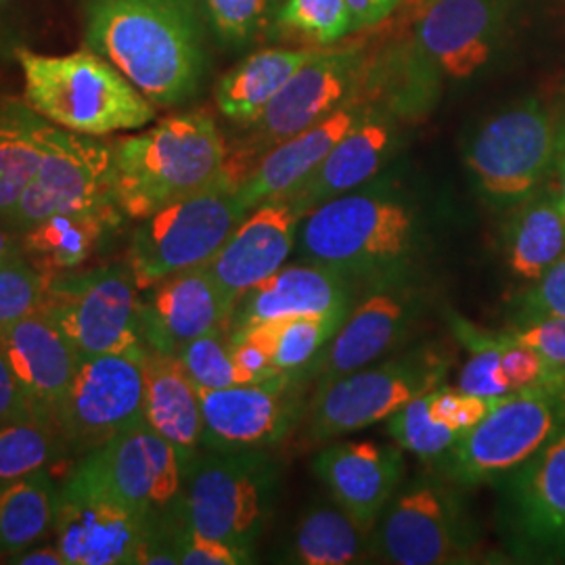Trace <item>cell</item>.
Listing matches in <instances>:
<instances>
[{
  "label": "cell",
  "instance_id": "obj_45",
  "mask_svg": "<svg viewBox=\"0 0 565 565\" xmlns=\"http://www.w3.org/2000/svg\"><path fill=\"white\" fill-rule=\"evenodd\" d=\"M513 321L565 317V260L555 264L539 281L527 282V287L513 303Z\"/></svg>",
  "mask_w": 565,
  "mask_h": 565
},
{
  "label": "cell",
  "instance_id": "obj_25",
  "mask_svg": "<svg viewBox=\"0 0 565 565\" xmlns=\"http://www.w3.org/2000/svg\"><path fill=\"white\" fill-rule=\"evenodd\" d=\"M398 145L396 114L373 103L361 120L356 121L338 142L321 166L296 186L285 200L306 214L312 207L361 189L373 181Z\"/></svg>",
  "mask_w": 565,
  "mask_h": 565
},
{
  "label": "cell",
  "instance_id": "obj_17",
  "mask_svg": "<svg viewBox=\"0 0 565 565\" xmlns=\"http://www.w3.org/2000/svg\"><path fill=\"white\" fill-rule=\"evenodd\" d=\"M515 0H429L413 32V57L434 82L467 81L505 41Z\"/></svg>",
  "mask_w": 565,
  "mask_h": 565
},
{
  "label": "cell",
  "instance_id": "obj_30",
  "mask_svg": "<svg viewBox=\"0 0 565 565\" xmlns=\"http://www.w3.org/2000/svg\"><path fill=\"white\" fill-rule=\"evenodd\" d=\"M324 49V46H321ZM321 49H266L226 72L216 86V105L226 120L243 128L263 116L268 103Z\"/></svg>",
  "mask_w": 565,
  "mask_h": 565
},
{
  "label": "cell",
  "instance_id": "obj_49",
  "mask_svg": "<svg viewBox=\"0 0 565 565\" xmlns=\"http://www.w3.org/2000/svg\"><path fill=\"white\" fill-rule=\"evenodd\" d=\"M13 564L20 565H65L57 545L53 546H28L18 555H13Z\"/></svg>",
  "mask_w": 565,
  "mask_h": 565
},
{
  "label": "cell",
  "instance_id": "obj_35",
  "mask_svg": "<svg viewBox=\"0 0 565 565\" xmlns=\"http://www.w3.org/2000/svg\"><path fill=\"white\" fill-rule=\"evenodd\" d=\"M55 501L46 471L0 484V555L41 543L53 527Z\"/></svg>",
  "mask_w": 565,
  "mask_h": 565
},
{
  "label": "cell",
  "instance_id": "obj_5",
  "mask_svg": "<svg viewBox=\"0 0 565 565\" xmlns=\"http://www.w3.org/2000/svg\"><path fill=\"white\" fill-rule=\"evenodd\" d=\"M450 356L419 345L403 356L369 364L312 392L303 413L300 448H317L387 422L396 411L445 384Z\"/></svg>",
  "mask_w": 565,
  "mask_h": 565
},
{
  "label": "cell",
  "instance_id": "obj_16",
  "mask_svg": "<svg viewBox=\"0 0 565 565\" xmlns=\"http://www.w3.org/2000/svg\"><path fill=\"white\" fill-rule=\"evenodd\" d=\"M308 384L302 373H277L256 384L198 387L203 445L212 450H264L281 445L302 424Z\"/></svg>",
  "mask_w": 565,
  "mask_h": 565
},
{
  "label": "cell",
  "instance_id": "obj_47",
  "mask_svg": "<svg viewBox=\"0 0 565 565\" xmlns=\"http://www.w3.org/2000/svg\"><path fill=\"white\" fill-rule=\"evenodd\" d=\"M25 417H39V415L34 413L13 369L0 354V424L25 419Z\"/></svg>",
  "mask_w": 565,
  "mask_h": 565
},
{
  "label": "cell",
  "instance_id": "obj_15",
  "mask_svg": "<svg viewBox=\"0 0 565 565\" xmlns=\"http://www.w3.org/2000/svg\"><path fill=\"white\" fill-rule=\"evenodd\" d=\"M130 270L102 268L51 277L41 310L60 327L81 359L142 348V306Z\"/></svg>",
  "mask_w": 565,
  "mask_h": 565
},
{
  "label": "cell",
  "instance_id": "obj_54",
  "mask_svg": "<svg viewBox=\"0 0 565 565\" xmlns=\"http://www.w3.org/2000/svg\"><path fill=\"white\" fill-rule=\"evenodd\" d=\"M424 2H429V0H424Z\"/></svg>",
  "mask_w": 565,
  "mask_h": 565
},
{
  "label": "cell",
  "instance_id": "obj_12",
  "mask_svg": "<svg viewBox=\"0 0 565 565\" xmlns=\"http://www.w3.org/2000/svg\"><path fill=\"white\" fill-rule=\"evenodd\" d=\"M364 70L366 51L363 42H352L340 49H321L282 86L263 116L247 126L249 135L243 141L242 151L235 156L228 151L226 170L233 179L242 182L254 163L275 145L300 135L350 102L363 82Z\"/></svg>",
  "mask_w": 565,
  "mask_h": 565
},
{
  "label": "cell",
  "instance_id": "obj_33",
  "mask_svg": "<svg viewBox=\"0 0 565 565\" xmlns=\"http://www.w3.org/2000/svg\"><path fill=\"white\" fill-rule=\"evenodd\" d=\"M350 310L352 308L333 310L327 315L277 319V321L252 324L231 333L247 335L263 343L264 348L270 352L273 364L279 373L306 375L308 369L321 356L327 343L333 340V335L338 333L340 324L345 321Z\"/></svg>",
  "mask_w": 565,
  "mask_h": 565
},
{
  "label": "cell",
  "instance_id": "obj_7",
  "mask_svg": "<svg viewBox=\"0 0 565 565\" xmlns=\"http://www.w3.org/2000/svg\"><path fill=\"white\" fill-rule=\"evenodd\" d=\"M237 189L239 182L224 168L218 181L141 221L128 249V270L139 291L216 256L247 214Z\"/></svg>",
  "mask_w": 565,
  "mask_h": 565
},
{
  "label": "cell",
  "instance_id": "obj_3",
  "mask_svg": "<svg viewBox=\"0 0 565 565\" xmlns=\"http://www.w3.org/2000/svg\"><path fill=\"white\" fill-rule=\"evenodd\" d=\"M111 147L116 202L139 223L218 181L228 160V145L207 111L166 118Z\"/></svg>",
  "mask_w": 565,
  "mask_h": 565
},
{
  "label": "cell",
  "instance_id": "obj_1",
  "mask_svg": "<svg viewBox=\"0 0 565 565\" xmlns=\"http://www.w3.org/2000/svg\"><path fill=\"white\" fill-rule=\"evenodd\" d=\"M86 49L116 65L156 107H174L202 86L205 23L193 0H84Z\"/></svg>",
  "mask_w": 565,
  "mask_h": 565
},
{
  "label": "cell",
  "instance_id": "obj_37",
  "mask_svg": "<svg viewBox=\"0 0 565 565\" xmlns=\"http://www.w3.org/2000/svg\"><path fill=\"white\" fill-rule=\"evenodd\" d=\"M53 452L51 424L41 417L0 424V484L46 471Z\"/></svg>",
  "mask_w": 565,
  "mask_h": 565
},
{
  "label": "cell",
  "instance_id": "obj_4",
  "mask_svg": "<svg viewBox=\"0 0 565 565\" xmlns=\"http://www.w3.org/2000/svg\"><path fill=\"white\" fill-rule=\"evenodd\" d=\"M15 61L25 105L63 130L109 137L145 128L158 116V107L90 49L55 57L21 46Z\"/></svg>",
  "mask_w": 565,
  "mask_h": 565
},
{
  "label": "cell",
  "instance_id": "obj_50",
  "mask_svg": "<svg viewBox=\"0 0 565 565\" xmlns=\"http://www.w3.org/2000/svg\"><path fill=\"white\" fill-rule=\"evenodd\" d=\"M20 49V34L15 32V28L9 21L0 15V65L4 61L15 60Z\"/></svg>",
  "mask_w": 565,
  "mask_h": 565
},
{
  "label": "cell",
  "instance_id": "obj_31",
  "mask_svg": "<svg viewBox=\"0 0 565 565\" xmlns=\"http://www.w3.org/2000/svg\"><path fill=\"white\" fill-rule=\"evenodd\" d=\"M114 212H67L49 216L20 233L21 256L44 277H60L88 260L107 228L120 223Z\"/></svg>",
  "mask_w": 565,
  "mask_h": 565
},
{
  "label": "cell",
  "instance_id": "obj_32",
  "mask_svg": "<svg viewBox=\"0 0 565 565\" xmlns=\"http://www.w3.org/2000/svg\"><path fill=\"white\" fill-rule=\"evenodd\" d=\"M49 121L25 102L0 97V223H9L23 189L41 162Z\"/></svg>",
  "mask_w": 565,
  "mask_h": 565
},
{
  "label": "cell",
  "instance_id": "obj_48",
  "mask_svg": "<svg viewBox=\"0 0 565 565\" xmlns=\"http://www.w3.org/2000/svg\"><path fill=\"white\" fill-rule=\"evenodd\" d=\"M401 2L403 0H345L352 15V30L359 32L382 23L398 9Z\"/></svg>",
  "mask_w": 565,
  "mask_h": 565
},
{
  "label": "cell",
  "instance_id": "obj_21",
  "mask_svg": "<svg viewBox=\"0 0 565 565\" xmlns=\"http://www.w3.org/2000/svg\"><path fill=\"white\" fill-rule=\"evenodd\" d=\"M312 469L333 503L371 532L403 482V448L371 440L329 443L315 457Z\"/></svg>",
  "mask_w": 565,
  "mask_h": 565
},
{
  "label": "cell",
  "instance_id": "obj_51",
  "mask_svg": "<svg viewBox=\"0 0 565 565\" xmlns=\"http://www.w3.org/2000/svg\"><path fill=\"white\" fill-rule=\"evenodd\" d=\"M15 235H20V233L9 228L7 224L0 223V263L21 256L20 239Z\"/></svg>",
  "mask_w": 565,
  "mask_h": 565
},
{
  "label": "cell",
  "instance_id": "obj_10",
  "mask_svg": "<svg viewBox=\"0 0 565 565\" xmlns=\"http://www.w3.org/2000/svg\"><path fill=\"white\" fill-rule=\"evenodd\" d=\"M186 473L179 448L141 422L93 448L63 488L166 522L179 509Z\"/></svg>",
  "mask_w": 565,
  "mask_h": 565
},
{
  "label": "cell",
  "instance_id": "obj_9",
  "mask_svg": "<svg viewBox=\"0 0 565 565\" xmlns=\"http://www.w3.org/2000/svg\"><path fill=\"white\" fill-rule=\"evenodd\" d=\"M565 427V385L534 387L499 398L438 461L459 488L497 484L530 461Z\"/></svg>",
  "mask_w": 565,
  "mask_h": 565
},
{
  "label": "cell",
  "instance_id": "obj_29",
  "mask_svg": "<svg viewBox=\"0 0 565 565\" xmlns=\"http://www.w3.org/2000/svg\"><path fill=\"white\" fill-rule=\"evenodd\" d=\"M503 252L509 270L525 282L565 260V216L548 184L507 210Z\"/></svg>",
  "mask_w": 565,
  "mask_h": 565
},
{
  "label": "cell",
  "instance_id": "obj_14",
  "mask_svg": "<svg viewBox=\"0 0 565 565\" xmlns=\"http://www.w3.org/2000/svg\"><path fill=\"white\" fill-rule=\"evenodd\" d=\"M494 488L507 555L520 564H565V427Z\"/></svg>",
  "mask_w": 565,
  "mask_h": 565
},
{
  "label": "cell",
  "instance_id": "obj_44",
  "mask_svg": "<svg viewBox=\"0 0 565 565\" xmlns=\"http://www.w3.org/2000/svg\"><path fill=\"white\" fill-rule=\"evenodd\" d=\"M499 398H482L467 394L459 387L440 385L427 394L429 415L457 431H467L469 427L480 424Z\"/></svg>",
  "mask_w": 565,
  "mask_h": 565
},
{
  "label": "cell",
  "instance_id": "obj_53",
  "mask_svg": "<svg viewBox=\"0 0 565 565\" xmlns=\"http://www.w3.org/2000/svg\"><path fill=\"white\" fill-rule=\"evenodd\" d=\"M555 109L559 118V141H562V149H565V95L559 105H555Z\"/></svg>",
  "mask_w": 565,
  "mask_h": 565
},
{
  "label": "cell",
  "instance_id": "obj_13",
  "mask_svg": "<svg viewBox=\"0 0 565 565\" xmlns=\"http://www.w3.org/2000/svg\"><path fill=\"white\" fill-rule=\"evenodd\" d=\"M67 212L121 214L114 184V147L102 137L49 124L41 162L7 226L21 233L49 216Z\"/></svg>",
  "mask_w": 565,
  "mask_h": 565
},
{
  "label": "cell",
  "instance_id": "obj_39",
  "mask_svg": "<svg viewBox=\"0 0 565 565\" xmlns=\"http://www.w3.org/2000/svg\"><path fill=\"white\" fill-rule=\"evenodd\" d=\"M427 394L417 396L401 411H396L387 419V431L403 450L417 455L424 461H440L457 445L461 431L436 422L429 415Z\"/></svg>",
  "mask_w": 565,
  "mask_h": 565
},
{
  "label": "cell",
  "instance_id": "obj_22",
  "mask_svg": "<svg viewBox=\"0 0 565 565\" xmlns=\"http://www.w3.org/2000/svg\"><path fill=\"white\" fill-rule=\"evenodd\" d=\"M0 354L20 380L34 413L53 424L82 361L76 348L49 317L34 312L0 324Z\"/></svg>",
  "mask_w": 565,
  "mask_h": 565
},
{
  "label": "cell",
  "instance_id": "obj_23",
  "mask_svg": "<svg viewBox=\"0 0 565 565\" xmlns=\"http://www.w3.org/2000/svg\"><path fill=\"white\" fill-rule=\"evenodd\" d=\"M413 310L415 302L403 289H387L385 285L382 291L369 294L350 310L333 340L308 369L306 377L315 384L312 392L377 363L385 352L394 350L413 324Z\"/></svg>",
  "mask_w": 565,
  "mask_h": 565
},
{
  "label": "cell",
  "instance_id": "obj_2",
  "mask_svg": "<svg viewBox=\"0 0 565 565\" xmlns=\"http://www.w3.org/2000/svg\"><path fill=\"white\" fill-rule=\"evenodd\" d=\"M417 239L415 212L398 193L361 186L306 212L296 249L302 263L387 285L413 263Z\"/></svg>",
  "mask_w": 565,
  "mask_h": 565
},
{
  "label": "cell",
  "instance_id": "obj_18",
  "mask_svg": "<svg viewBox=\"0 0 565 565\" xmlns=\"http://www.w3.org/2000/svg\"><path fill=\"white\" fill-rule=\"evenodd\" d=\"M142 348L82 359L53 419L70 440L97 448L145 422Z\"/></svg>",
  "mask_w": 565,
  "mask_h": 565
},
{
  "label": "cell",
  "instance_id": "obj_46",
  "mask_svg": "<svg viewBox=\"0 0 565 565\" xmlns=\"http://www.w3.org/2000/svg\"><path fill=\"white\" fill-rule=\"evenodd\" d=\"M518 342L527 343L546 359L565 364V317H539L513 321L505 329Z\"/></svg>",
  "mask_w": 565,
  "mask_h": 565
},
{
  "label": "cell",
  "instance_id": "obj_42",
  "mask_svg": "<svg viewBox=\"0 0 565 565\" xmlns=\"http://www.w3.org/2000/svg\"><path fill=\"white\" fill-rule=\"evenodd\" d=\"M46 282L23 256L0 263V324L39 312Z\"/></svg>",
  "mask_w": 565,
  "mask_h": 565
},
{
  "label": "cell",
  "instance_id": "obj_27",
  "mask_svg": "<svg viewBox=\"0 0 565 565\" xmlns=\"http://www.w3.org/2000/svg\"><path fill=\"white\" fill-rule=\"evenodd\" d=\"M354 285L356 281L350 277L321 264L282 266L237 302L231 319L233 331L277 319L352 308Z\"/></svg>",
  "mask_w": 565,
  "mask_h": 565
},
{
  "label": "cell",
  "instance_id": "obj_20",
  "mask_svg": "<svg viewBox=\"0 0 565 565\" xmlns=\"http://www.w3.org/2000/svg\"><path fill=\"white\" fill-rule=\"evenodd\" d=\"M302 214L285 198L252 207L228 235L216 256L205 264L237 306L243 296L281 270L298 243Z\"/></svg>",
  "mask_w": 565,
  "mask_h": 565
},
{
  "label": "cell",
  "instance_id": "obj_24",
  "mask_svg": "<svg viewBox=\"0 0 565 565\" xmlns=\"http://www.w3.org/2000/svg\"><path fill=\"white\" fill-rule=\"evenodd\" d=\"M149 291L151 302L142 308V338L149 348L168 354L207 333L224 331L235 312V303L207 266L179 273Z\"/></svg>",
  "mask_w": 565,
  "mask_h": 565
},
{
  "label": "cell",
  "instance_id": "obj_11",
  "mask_svg": "<svg viewBox=\"0 0 565 565\" xmlns=\"http://www.w3.org/2000/svg\"><path fill=\"white\" fill-rule=\"evenodd\" d=\"M457 488L431 476L398 488L375 525V553L396 565L471 562L480 536Z\"/></svg>",
  "mask_w": 565,
  "mask_h": 565
},
{
  "label": "cell",
  "instance_id": "obj_43",
  "mask_svg": "<svg viewBox=\"0 0 565 565\" xmlns=\"http://www.w3.org/2000/svg\"><path fill=\"white\" fill-rule=\"evenodd\" d=\"M168 525V539L182 565H242L252 562V551L228 545L210 536L198 534L174 518Z\"/></svg>",
  "mask_w": 565,
  "mask_h": 565
},
{
  "label": "cell",
  "instance_id": "obj_36",
  "mask_svg": "<svg viewBox=\"0 0 565 565\" xmlns=\"http://www.w3.org/2000/svg\"><path fill=\"white\" fill-rule=\"evenodd\" d=\"M450 329L469 352V359L459 371L457 387L482 398H505L513 394L501 364L499 331L482 329L459 315H450Z\"/></svg>",
  "mask_w": 565,
  "mask_h": 565
},
{
  "label": "cell",
  "instance_id": "obj_28",
  "mask_svg": "<svg viewBox=\"0 0 565 565\" xmlns=\"http://www.w3.org/2000/svg\"><path fill=\"white\" fill-rule=\"evenodd\" d=\"M145 422L179 448L189 465L203 443V413L198 385L191 382L177 354L142 348Z\"/></svg>",
  "mask_w": 565,
  "mask_h": 565
},
{
  "label": "cell",
  "instance_id": "obj_40",
  "mask_svg": "<svg viewBox=\"0 0 565 565\" xmlns=\"http://www.w3.org/2000/svg\"><path fill=\"white\" fill-rule=\"evenodd\" d=\"M275 23L317 46H331L354 32L345 0H285Z\"/></svg>",
  "mask_w": 565,
  "mask_h": 565
},
{
  "label": "cell",
  "instance_id": "obj_8",
  "mask_svg": "<svg viewBox=\"0 0 565 565\" xmlns=\"http://www.w3.org/2000/svg\"><path fill=\"white\" fill-rule=\"evenodd\" d=\"M279 492V469L264 450H216L193 461L174 520L189 530L252 551Z\"/></svg>",
  "mask_w": 565,
  "mask_h": 565
},
{
  "label": "cell",
  "instance_id": "obj_19",
  "mask_svg": "<svg viewBox=\"0 0 565 565\" xmlns=\"http://www.w3.org/2000/svg\"><path fill=\"white\" fill-rule=\"evenodd\" d=\"M158 525L126 507L65 488L55 501V545L65 565L145 564L162 539Z\"/></svg>",
  "mask_w": 565,
  "mask_h": 565
},
{
  "label": "cell",
  "instance_id": "obj_38",
  "mask_svg": "<svg viewBox=\"0 0 565 565\" xmlns=\"http://www.w3.org/2000/svg\"><path fill=\"white\" fill-rule=\"evenodd\" d=\"M205 28L224 46L242 49L258 41L277 18V0H193Z\"/></svg>",
  "mask_w": 565,
  "mask_h": 565
},
{
  "label": "cell",
  "instance_id": "obj_26",
  "mask_svg": "<svg viewBox=\"0 0 565 565\" xmlns=\"http://www.w3.org/2000/svg\"><path fill=\"white\" fill-rule=\"evenodd\" d=\"M371 105L373 102H369L359 88L356 95L331 116L266 151L239 182L237 193L243 207L249 212L252 207L275 198H285L300 186L321 166L329 151L342 141L343 135L363 118Z\"/></svg>",
  "mask_w": 565,
  "mask_h": 565
},
{
  "label": "cell",
  "instance_id": "obj_52",
  "mask_svg": "<svg viewBox=\"0 0 565 565\" xmlns=\"http://www.w3.org/2000/svg\"><path fill=\"white\" fill-rule=\"evenodd\" d=\"M546 184H548L551 191L555 193V198H557V202L562 205V212H564L565 216V149L559 151L557 162H555V168H553L551 179H548Z\"/></svg>",
  "mask_w": 565,
  "mask_h": 565
},
{
  "label": "cell",
  "instance_id": "obj_41",
  "mask_svg": "<svg viewBox=\"0 0 565 565\" xmlns=\"http://www.w3.org/2000/svg\"><path fill=\"white\" fill-rule=\"evenodd\" d=\"M177 359L181 361L186 375L198 387L221 390L245 384L233 359L231 338H224L223 331L207 333L182 345L177 352Z\"/></svg>",
  "mask_w": 565,
  "mask_h": 565
},
{
  "label": "cell",
  "instance_id": "obj_34",
  "mask_svg": "<svg viewBox=\"0 0 565 565\" xmlns=\"http://www.w3.org/2000/svg\"><path fill=\"white\" fill-rule=\"evenodd\" d=\"M371 532L356 524L342 507H310L296 527L289 562L302 565H348L361 562Z\"/></svg>",
  "mask_w": 565,
  "mask_h": 565
},
{
  "label": "cell",
  "instance_id": "obj_6",
  "mask_svg": "<svg viewBox=\"0 0 565 565\" xmlns=\"http://www.w3.org/2000/svg\"><path fill=\"white\" fill-rule=\"evenodd\" d=\"M559 151L555 105L530 97L482 121L465 142L463 160L482 200L511 210L545 186Z\"/></svg>",
  "mask_w": 565,
  "mask_h": 565
}]
</instances>
